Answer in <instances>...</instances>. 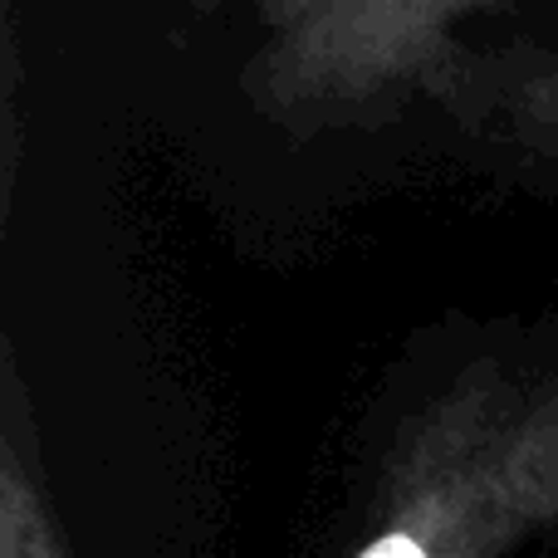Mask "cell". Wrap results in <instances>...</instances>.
I'll return each mask as SVG.
<instances>
[{
  "mask_svg": "<svg viewBox=\"0 0 558 558\" xmlns=\"http://www.w3.org/2000/svg\"><path fill=\"white\" fill-rule=\"evenodd\" d=\"M353 558H500L558 534V373L481 363L407 422Z\"/></svg>",
  "mask_w": 558,
  "mask_h": 558,
  "instance_id": "obj_1",
  "label": "cell"
},
{
  "mask_svg": "<svg viewBox=\"0 0 558 558\" xmlns=\"http://www.w3.org/2000/svg\"><path fill=\"white\" fill-rule=\"evenodd\" d=\"M481 0H328L304 25L275 35L251 84L270 118H353L407 78L426 74L446 25Z\"/></svg>",
  "mask_w": 558,
  "mask_h": 558,
  "instance_id": "obj_2",
  "label": "cell"
},
{
  "mask_svg": "<svg viewBox=\"0 0 558 558\" xmlns=\"http://www.w3.org/2000/svg\"><path fill=\"white\" fill-rule=\"evenodd\" d=\"M0 558H69L39 471L15 432L0 441Z\"/></svg>",
  "mask_w": 558,
  "mask_h": 558,
  "instance_id": "obj_3",
  "label": "cell"
},
{
  "mask_svg": "<svg viewBox=\"0 0 558 558\" xmlns=\"http://www.w3.org/2000/svg\"><path fill=\"white\" fill-rule=\"evenodd\" d=\"M260 5V15L270 20V29L275 35H284V29H294V25H304L314 10H324L328 0H255Z\"/></svg>",
  "mask_w": 558,
  "mask_h": 558,
  "instance_id": "obj_4",
  "label": "cell"
}]
</instances>
